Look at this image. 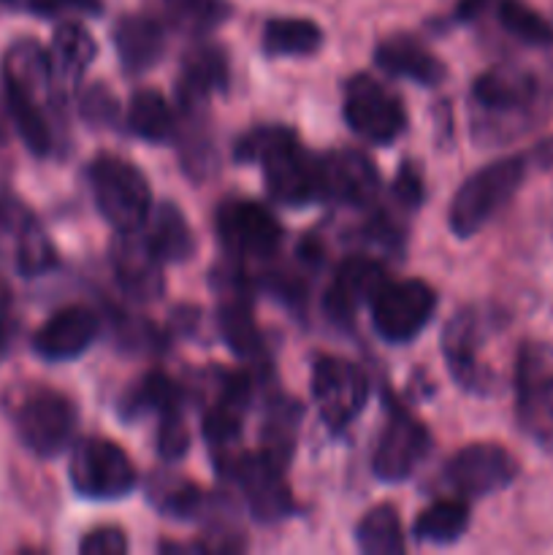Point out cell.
Here are the masks:
<instances>
[{
    "instance_id": "1",
    "label": "cell",
    "mask_w": 553,
    "mask_h": 555,
    "mask_svg": "<svg viewBox=\"0 0 553 555\" xmlns=\"http://www.w3.org/2000/svg\"><path fill=\"white\" fill-rule=\"evenodd\" d=\"M472 133L483 144H507L551 117L553 74L524 63H497L470 90Z\"/></svg>"
},
{
    "instance_id": "2",
    "label": "cell",
    "mask_w": 553,
    "mask_h": 555,
    "mask_svg": "<svg viewBox=\"0 0 553 555\" xmlns=\"http://www.w3.org/2000/svg\"><path fill=\"white\" fill-rule=\"evenodd\" d=\"M0 70L5 106L20 139L36 157L52 155L57 144L52 114L63 95L54 85L49 49H43L36 38H16L5 49Z\"/></svg>"
},
{
    "instance_id": "3",
    "label": "cell",
    "mask_w": 553,
    "mask_h": 555,
    "mask_svg": "<svg viewBox=\"0 0 553 555\" xmlns=\"http://www.w3.org/2000/svg\"><path fill=\"white\" fill-rule=\"evenodd\" d=\"M239 163H258L271 198L291 209L320 201V163L285 125H258L233 146Z\"/></svg>"
},
{
    "instance_id": "4",
    "label": "cell",
    "mask_w": 553,
    "mask_h": 555,
    "mask_svg": "<svg viewBox=\"0 0 553 555\" xmlns=\"http://www.w3.org/2000/svg\"><path fill=\"white\" fill-rule=\"evenodd\" d=\"M529 163L531 155L499 157L466 177L448 206V225L453 236H477L515 198L529 173Z\"/></svg>"
},
{
    "instance_id": "5",
    "label": "cell",
    "mask_w": 553,
    "mask_h": 555,
    "mask_svg": "<svg viewBox=\"0 0 553 555\" xmlns=\"http://www.w3.org/2000/svg\"><path fill=\"white\" fill-rule=\"evenodd\" d=\"M9 417L20 442L38 459H57L74 444L79 412L76 404L49 385H25L9 399Z\"/></svg>"
},
{
    "instance_id": "6",
    "label": "cell",
    "mask_w": 553,
    "mask_h": 555,
    "mask_svg": "<svg viewBox=\"0 0 553 555\" xmlns=\"http://www.w3.org/2000/svg\"><path fill=\"white\" fill-rule=\"evenodd\" d=\"M507 314L493 304H470L442 331V356L455 383L475 396L497 393V374L480 363V347L504 328Z\"/></svg>"
},
{
    "instance_id": "7",
    "label": "cell",
    "mask_w": 553,
    "mask_h": 555,
    "mask_svg": "<svg viewBox=\"0 0 553 555\" xmlns=\"http://www.w3.org/2000/svg\"><path fill=\"white\" fill-rule=\"evenodd\" d=\"M92 198L103 220L117 233H136L152 215L150 179L125 157L103 152L87 166Z\"/></svg>"
},
{
    "instance_id": "8",
    "label": "cell",
    "mask_w": 553,
    "mask_h": 555,
    "mask_svg": "<svg viewBox=\"0 0 553 555\" xmlns=\"http://www.w3.org/2000/svg\"><path fill=\"white\" fill-rule=\"evenodd\" d=\"M217 475L236 482L244 493L249 513L258 524H280V520L296 515V499L285 480V466L258 450V453H233L215 459Z\"/></svg>"
},
{
    "instance_id": "9",
    "label": "cell",
    "mask_w": 553,
    "mask_h": 555,
    "mask_svg": "<svg viewBox=\"0 0 553 555\" xmlns=\"http://www.w3.org/2000/svg\"><path fill=\"white\" fill-rule=\"evenodd\" d=\"M68 480L79 496L92 502H117L133 493L139 472L117 442L85 437L70 450Z\"/></svg>"
},
{
    "instance_id": "10",
    "label": "cell",
    "mask_w": 553,
    "mask_h": 555,
    "mask_svg": "<svg viewBox=\"0 0 553 555\" xmlns=\"http://www.w3.org/2000/svg\"><path fill=\"white\" fill-rule=\"evenodd\" d=\"M515 415L540 448L553 450V345L524 341L515 361Z\"/></svg>"
},
{
    "instance_id": "11",
    "label": "cell",
    "mask_w": 553,
    "mask_h": 555,
    "mask_svg": "<svg viewBox=\"0 0 553 555\" xmlns=\"http://www.w3.org/2000/svg\"><path fill=\"white\" fill-rule=\"evenodd\" d=\"M380 339L404 345L423 334L437 312V291L423 280H388L369 304Z\"/></svg>"
},
{
    "instance_id": "12",
    "label": "cell",
    "mask_w": 553,
    "mask_h": 555,
    "mask_svg": "<svg viewBox=\"0 0 553 555\" xmlns=\"http://www.w3.org/2000/svg\"><path fill=\"white\" fill-rule=\"evenodd\" d=\"M342 114L352 133L377 146L394 144L407 128V112L399 98L369 74L347 79Z\"/></svg>"
},
{
    "instance_id": "13",
    "label": "cell",
    "mask_w": 553,
    "mask_h": 555,
    "mask_svg": "<svg viewBox=\"0 0 553 555\" xmlns=\"http://www.w3.org/2000/svg\"><path fill=\"white\" fill-rule=\"evenodd\" d=\"M312 396L320 421L331 434H339L363 412L369 379L361 366L336 356H320L312 363Z\"/></svg>"
},
{
    "instance_id": "14",
    "label": "cell",
    "mask_w": 553,
    "mask_h": 555,
    "mask_svg": "<svg viewBox=\"0 0 553 555\" xmlns=\"http://www.w3.org/2000/svg\"><path fill=\"white\" fill-rule=\"evenodd\" d=\"M442 477L453 496L475 502L504 491L518 477V461L497 442H472L450 455Z\"/></svg>"
},
{
    "instance_id": "15",
    "label": "cell",
    "mask_w": 553,
    "mask_h": 555,
    "mask_svg": "<svg viewBox=\"0 0 553 555\" xmlns=\"http://www.w3.org/2000/svg\"><path fill=\"white\" fill-rule=\"evenodd\" d=\"M432 453V434L399 401L388 404L383 434L372 455V472L383 482H404Z\"/></svg>"
},
{
    "instance_id": "16",
    "label": "cell",
    "mask_w": 553,
    "mask_h": 555,
    "mask_svg": "<svg viewBox=\"0 0 553 555\" xmlns=\"http://www.w3.org/2000/svg\"><path fill=\"white\" fill-rule=\"evenodd\" d=\"M222 247L236 258H269L282 244V225L266 206L247 198L222 201L215 215Z\"/></svg>"
},
{
    "instance_id": "17",
    "label": "cell",
    "mask_w": 553,
    "mask_h": 555,
    "mask_svg": "<svg viewBox=\"0 0 553 555\" xmlns=\"http://www.w3.org/2000/svg\"><path fill=\"white\" fill-rule=\"evenodd\" d=\"M320 163V198L334 201L342 206H363L374 204L380 195L383 179L377 166L369 155L358 150H336L318 157Z\"/></svg>"
},
{
    "instance_id": "18",
    "label": "cell",
    "mask_w": 553,
    "mask_h": 555,
    "mask_svg": "<svg viewBox=\"0 0 553 555\" xmlns=\"http://www.w3.org/2000/svg\"><path fill=\"white\" fill-rule=\"evenodd\" d=\"M98 334H101V318L90 307L70 304V307L57 309L33 334V350L49 363L74 361L95 345Z\"/></svg>"
},
{
    "instance_id": "19",
    "label": "cell",
    "mask_w": 553,
    "mask_h": 555,
    "mask_svg": "<svg viewBox=\"0 0 553 555\" xmlns=\"http://www.w3.org/2000/svg\"><path fill=\"white\" fill-rule=\"evenodd\" d=\"M385 282H388V274H385V266L380 260L369 258V255H350V258L342 260L334 282L325 291V314L336 323H347V320L356 318L363 304L366 307L372 304V298L377 296Z\"/></svg>"
},
{
    "instance_id": "20",
    "label": "cell",
    "mask_w": 553,
    "mask_h": 555,
    "mask_svg": "<svg viewBox=\"0 0 553 555\" xmlns=\"http://www.w3.org/2000/svg\"><path fill=\"white\" fill-rule=\"evenodd\" d=\"M0 236L14 242V266L22 276H41L57 266V253L36 217L11 195H0Z\"/></svg>"
},
{
    "instance_id": "21",
    "label": "cell",
    "mask_w": 553,
    "mask_h": 555,
    "mask_svg": "<svg viewBox=\"0 0 553 555\" xmlns=\"http://www.w3.org/2000/svg\"><path fill=\"white\" fill-rule=\"evenodd\" d=\"M253 401V377L247 372H233L222 379V388L217 393L215 404L204 415V439L209 444L211 461L220 455L239 450L242 437V423Z\"/></svg>"
},
{
    "instance_id": "22",
    "label": "cell",
    "mask_w": 553,
    "mask_h": 555,
    "mask_svg": "<svg viewBox=\"0 0 553 555\" xmlns=\"http://www.w3.org/2000/svg\"><path fill=\"white\" fill-rule=\"evenodd\" d=\"M374 63L385 74L410 79L421 87H437L448 76V65L426 43L417 41L415 36H404V33L380 41L377 49H374Z\"/></svg>"
},
{
    "instance_id": "23",
    "label": "cell",
    "mask_w": 553,
    "mask_h": 555,
    "mask_svg": "<svg viewBox=\"0 0 553 555\" xmlns=\"http://www.w3.org/2000/svg\"><path fill=\"white\" fill-rule=\"evenodd\" d=\"M112 41L125 74L141 76L166 54V27L146 14H128L114 25Z\"/></svg>"
},
{
    "instance_id": "24",
    "label": "cell",
    "mask_w": 553,
    "mask_h": 555,
    "mask_svg": "<svg viewBox=\"0 0 553 555\" xmlns=\"http://www.w3.org/2000/svg\"><path fill=\"white\" fill-rule=\"evenodd\" d=\"M228 87V57L217 43H195L182 60L177 92L182 108H198L215 92Z\"/></svg>"
},
{
    "instance_id": "25",
    "label": "cell",
    "mask_w": 553,
    "mask_h": 555,
    "mask_svg": "<svg viewBox=\"0 0 553 555\" xmlns=\"http://www.w3.org/2000/svg\"><path fill=\"white\" fill-rule=\"evenodd\" d=\"M141 238L160 266L184 263L195 255L193 228L177 204H160L152 209L150 220L141 228Z\"/></svg>"
},
{
    "instance_id": "26",
    "label": "cell",
    "mask_w": 553,
    "mask_h": 555,
    "mask_svg": "<svg viewBox=\"0 0 553 555\" xmlns=\"http://www.w3.org/2000/svg\"><path fill=\"white\" fill-rule=\"evenodd\" d=\"M95 54V38H92L90 30L81 27L79 22H63V25L54 30L52 49H49V63H52V76L60 95H63L65 90H76V87H79L81 76L87 74V68L92 65Z\"/></svg>"
},
{
    "instance_id": "27",
    "label": "cell",
    "mask_w": 553,
    "mask_h": 555,
    "mask_svg": "<svg viewBox=\"0 0 553 555\" xmlns=\"http://www.w3.org/2000/svg\"><path fill=\"white\" fill-rule=\"evenodd\" d=\"M119 236H123V244L114 247V271H117L123 291L139 301L157 298L163 293L160 263L146 249L141 231L119 233Z\"/></svg>"
},
{
    "instance_id": "28",
    "label": "cell",
    "mask_w": 553,
    "mask_h": 555,
    "mask_svg": "<svg viewBox=\"0 0 553 555\" xmlns=\"http://www.w3.org/2000/svg\"><path fill=\"white\" fill-rule=\"evenodd\" d=\"M217 331L228 350L239 358H258L263 352L258 323L253 318L249 296H244L242 280L231 276V291H222L220 309H217Z\"/></svg>"
},
{
    "instance_id": "29",
    "label": "cell",
    "mask_w": 553,
    "mask_h": 555,
    "mask_svg": "<svg viewBox=\"0 0 553 555\" xmlns=\"http://www.w3.org/2000/svg\"><path fill=\"white\" fill-rule=\"evenodd\" d=\"M146 499L160 515L173 520H198L209 509V499L188 477L160 469L146 480Z\"/></svg>"
},
{
    "instance_id": "30",
    "label": "cell",
    "mask_w": 553,
    "mask_h": 555,
    "mask_svg": "<svg viewBox=\"0 0 553 555\" xmlns=\"http://www.w3.org/2000/svg\"><path fill=\"white\" fill-rule=\"evenodd\" d=\"M125 125L130 133L150 144H166L177 135V117H173L171 103L155 87H141L130 95Z\"/></svg>"
},
{
    "instance_id": "31",
    "label": "cell",
    "mask_w": 553,
    "mask_h": 555,
    "mask_svg": "<svg viewBox=\"0 0 553 555\" xmlns=\"http://www.w3.org/2000/svg\"><path fill=\"white\" fill-rule=\"evenodd\" d=\"M466 526H470V502L459 496L439 499V502L428 504L412 524V537L423 545H453L464 537Z\"/></svg>"
},
{
    "instance_id": "32",
    "label": "cell",
    "mask_w": 553,
    "mask_h": 555,
    "mask_svg": "<svg viewBox=\"0 0 553 555\" xmlns=\"http://www.w3.org/2000/svg\"><path fill=\"white\" fill-rule=\"evenodd\" d=\"M171 406H182V388H179V383H173L166 372H146L119 399V417L133 423L150 415V412L160 415V412L171 410Z\"/></svg>"
},
{
    "instance_id": "33",
    "label": "cell",
    "mask_w": 553,
    "mask_h": 555,
    "mask_svg": "<svg viewBox=\"0 0 553 555\" xmlns=\"http://www.w3.org/2000/svg\"><path fill=\"white\" fill-rule=\"evenodd\" d=\"M356 545L366 555H401L407 551L404 526L394 504H377L358 520Z\"/></svg>"
},
{
    "instance_id": "34",
    "label": "cell",
    "mask_w": 553,
    "mask_h": 555,
    "mask_svg": "<svg viewBox=\"0 0 553 555\" xmlns=\"http://www.w3.org/2000/svg\"><path fill=\"white\" fill-rule=\"evenodd\" d=\"M323 43V30L312 20L282 16L269 20L263 27V52L271 57H307Z\"/></svg>"
},
{
    "instance_id": "35",
    "label": "cell",
    "mask_w": 553,
    "mask_h": 555,
    "mask_svg": "<svg viewBox=\"0 0 553 555\" xmlns=\"http://www.w3.org/2000/svg\"><path fill=\"white\" fill-rule=\"evenodd\" d=\"M298 423H301V404L287 396H276L269 401V410L263 417V453L274 459L276 464L287 466L293 455V444H296Z\"/></svg>"
},
{
    "instance_id": "36",
    "label": "cell",
    "mask_w": 553,
    "mask_h": 555,
    "mask_svg": "<svg viewBox=\"0 0 553 555\" xmlns=\"http://www.w3.org/2000/svg\"><path fill=\"white\" fill-rule=\"evenodd\" d=\"M499 25L526 47H553V25L524 0H499Z\"/></svg>"
},
{
    "instance_id": "37",
    "label": "cell",
    "mask_w": 553,
    "mask_h": 555,
    "mask_svg": "<svg viewBox=\"0 0 553 555\" xmlns=\"http://www.w3.org/2000/svg\"><path fill=\"white\" fill-rule=\"evenodd\" d=\"M79 112L92 128H114L119 119V101L106 85H90L79 95Z\"/></svg>"
},
{
    "instance_id": "38",
    "label": "cell",
    "mask_w": 553,
    "mask_h": 555,
    "mask_svg": "<svg viewBox=\"0 0 553 555\" xmlns=\"http://www.w3.org/2000/svg\"><path fill=\"white\" fill-rule=\"evenodd\" d=\"M190 431L184 426L182 406L160 412V426H157V453L166 461H179L188 455Z\"/></svg>"
},
{
    "instance_id": "39",
    "label": "cell",
    "mask_w": 553,
    "mask_h": 555,
    "mask_svg": "<svg viewBox=\"0 0 553 555\" xmlns=\"http://www.w3.org/2000/svg\"><path fill=\"white\" fill-rule=\"evenodd\" d=\"M20 9L30 11V14L36 16H63V14L98 16L103 11V0H22Z\"/></svg>"
},
{
    "instance_id": "40",
    "label": "cell",
    "mask_w": 553,
    "mask_h": 555,
    "mask_svg": "<svg viewBox=\"0 0 553 555\" xmlns=\"http://www.w3.org/2000/svg\"><path fill=\"white\" fill-rule=\"evenodd\" d=\"M128 547V537L117 526H98L79 542V553L85 555H123Z\"/></svg>"
},
{
    "instance_id": "41",
    "label": "cell",
    "mask_w": 553,
    "mask_h": 555,
    "mask_svg": "<svg viewBox=\"0 0 553 555\" xmlns=\"http://www.w3.org/2000/svg\"><path fill=\"white\" fill-rule=\"evenodd\" d=\"M394 195L407 209H417L423 204V179L412 163H401L399 173L394 182Z\"/></svg>"
},
{
    "instance_id": "42",
    "label": "cell",
    "mask_w": 553,
    "mask_h": 555,
    "mask_svg": "<svg viewBox=\"0 0 553 555\" xmlns=\"http://www.w3.org/2000/svg\"><path fill=\"white\" fill-rule=\"evenodd\" d=\"M493 3H499V0H459L453 9V20L455 22H472L477 20V16L486 14L488 9H491Z\"/></svg>"
},
{
    "instance_id": "43",
    "label": "cell",
    "mask_w": 553,
    "mask_h": 555,
    "mask_svg": "<svg viewBox=\"0 0 553 555\" xmlns=\"http://www.w3.org/2000/svg\"><path fill=\"white\" fill-rule=\"evenodd\" d=\"M14 334H16L14 320H11V314L5 312V309H0V358L9 352L11 341H14Z\"/></svg>"
},
{
    "instance_id": "44",
    "label": "cell",
    "mask_w": 553,
    "mask_h": 555,
    "mask_svg": "<svg viewBox=\"0 0 553 555\" xmlns=\"http://www.w3.org/2000/svg\"><path fill=\"white\" fill-rule=\"evenodd\" d=\"M9 106H5V95H0V144H5V139H9Z\"/></svg>"
},
{
    "instance_id": "45",
    "label": "cell",
    "mask_w": 553,
    "mask_h": 555,
    "mask_svg": "<svg viewBox=\"0 0 553 555\" xmlns=\"http://www.w3.org/2000/svg\"><path fill=\"white\" fill-rule=\"evenodd\" d=\"M5 304H9V298H5V287L0 285V309H5Z\"/></svg>"
},
{
    "instance_id": "46",
    "label": "cell",
    "mask_w": 553,
    "mask_h": 555,
    "mask_svg": "<svg viewBox=\"0 0 553 555\" xmlns=\"http://www.w3.org/2000/svg\"><path fill=\"white\" fill-rule=\"evenodd\" d=\"M3 3H9V5H14V9H20L22 0H3Z\"/></svg>"
},
{
    "instance_id": "47",
    "label": "cell",
    "mask_w": 553,
    "mask_h": 555,
    "mask_svg": "<svg viewBox=\"0 0 553 555\" xmlns=\"http://www.w3.org/2000/svg\"><path fill=\"white\" fill-rule=\"evenodd\" d=\"M173 3H179V0H168V5H173Z\"/></svg>"
}]
</instances>
